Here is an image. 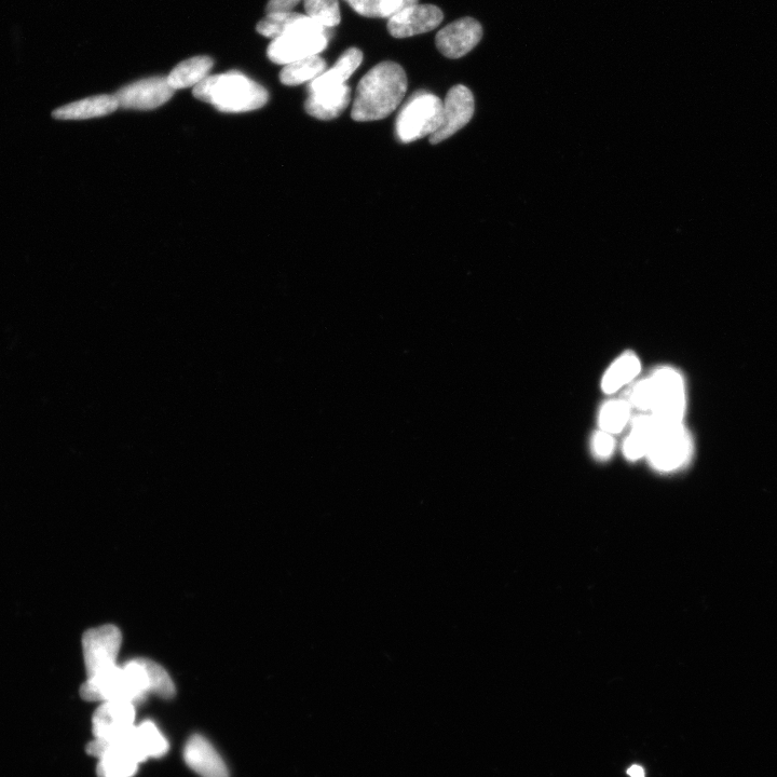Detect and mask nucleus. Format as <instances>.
I'll list each match as a JSON object with an SVG mask.
<instances>
[{
	"instance_id": "27",
	"label": "nucleus",
	"mask_w": 777,
	"mask_h": 777,
	"mask_svg": "<svg viewBox=\"0 0 777 777\" xmlns=\"http://www.w3.org/2000/svg\"><path fill=\"white\" fill-rule=\"evenodd\" d=\"M345 2L360 16L387 19L385 0H345Z\"/></svg>"
},
{
	"instance_id": "2",
	"label": "nucleus",
	"mask_w": 777,
	"mask_h": 777,
	"mask_svg": "<svg viewBox=\"0 0 777 777\" xmlns=\"http://www.w3.org/2000/svg\"><path fill=\"white\" fill-rule=\"evenodd\" d=\"M406 91L403 67L394 62L380 63L361 79L351 117L359 122L385 119L402 103Z\"/></svg>"
},
{
	"instance_id": "8",
	"label": "nucleus",
	"mask_w": 777,
	"mask_h": 777,
	"mask_svg": "<svg viewBox=\"0 0 777 777\" xmlns=\"http://www.w3.org/2000/svg\"><path fill=\"white\" fill-rule=\"evenodd\" d=\"M121 644L122 635L115 625H103L87 631L83 637V651L88 677L117 666Z\"/></svg>"
},
{
	"instance_id": "11",
	"label": "nucleus",
	"mask_w": 777,
	"mask_h": 777,
	"mask_svg": "<svg viewBox=\"0 0 777 777\" xmlns=\"http://www.w3.org/2000/svg\"><path fill=\"white\" fill-rule=\"evenodd\" d=\"M174 92L167 77H152L120 89L115 98L121 108L151 111L169 102Z\"/></svg>"
},
{
	"instance_id": "13",
	"label": "nucleus",
	"mask_w": 777,
	"mask_h": 777,
	"mask_svg": "<svg viewBox=\"0 0 777 777\" xmlns=\"http://www.w3.org/2000/svg\"><path fill=\"white\" fill-rule=\"evenodd\" d=\"M483 37V27L479 21L463 18L444 27L436 35L435 43L439 51L449 59L465 57Z\"/></svg>"
},
{
	"instance_id": "22",
	"label": "nucleus",
	"mask_w": 777,
	"mask_h": 777,
	"mask_svg": "<svg viewBox=\"0 0 777 777\" xmlns=\"http://www.w3.org/2000/svg\"><path fill=\"white\" fill-rule=\"evenodd\" d=\"M642 370V364L636 354L627 352L612 363L608 368L603 381L602 389L607 394H612L630 384Z\"/></svg>"
},
{
	"instance_id": "28",
	"label": "nucleus",
	"mask_w": 777,
	"mask_h": 777,
	"mask_svg": "<svg viewBox=\"0 0 777 777\" xmlns=\"http://www.w3.org/2000/svg\"><path fill=\"white\" fill-rule=\"evenodd\" d=\"M616 441L613 435L603 430L594 434L592 439V448L595 456L599 459L609 458L615 451Z\"/></svg>"
},
{
	"instance_id": "4",
	"label": "nucleus",
	"mask_w": 777,
	"mask_h": 777,
	"mask_svg": "<svg viewBox=\"0 0 777 777\" xmlns=\"http://www.w3.org/2000/svg\"><path fill=\"white\" fill-rule=\"evenodd\" d=\"M327 31L308 16L299 19L282 36L272 40L267 54L270 61L286 65L319 54L329 45Z\"/></svg>"
},
{
	"instance_id": "16",
	"label": "nucleus",
	"mask_w": 777,
	"mask_h": 777,
	"mask_svg": "<svg viewBox=\"0 0 777 777\" xmlns=\"http://www.w3.org/2000/svg\"><path fill=\"white\" fill-rule=\"evenodd\" d=\"M363 61V53L357 48H350L342 54L330 70L325 71L308 86L309 93L336 89L345 86L347 80L356 72Z\"/></svg>"
},
{
	"instance_id": "9",
	"label": "nucleus",
	"mask_w": 777,
	"mask_h": 777,
	"mask_svg": "<svg viewBox=\"0 0 777 777\" xmlns=\"http://www.w3.org/2000/svg\"><path fill=\"white\" fill-rule=\"evenodd\" d=\"M131 734L117 742L94 739L88 745V754L99 759V777H132L138 772L143 761L131 743Z\"/></svg>"
},
{
	"instance_id": "18",
	"label": "nucleus",
	"mask_w": 777,
	"mask_h": 777,
	"mask_svg": "<svg viewBox=\"0 0 777 777\" xmlns=\"http://www.w3.org/2000/svg\"><path fill=\"white\" fill-rule=\"evenodd\" d=\"M351 101V90L345 85L336 89L309 93L305 103L308 115L320 120H332L342 115Z\"/></svg>"
},
{
	"instance_id": "21",
	"label": "nucleus",
	"mask_w": 777,
	"mask_h": 777,
	"mask_svg": "<svg viewBox=\"0 0 777 777\" xmlns=\"http://www.w3.org/2000/svg\"><path fill=\"white\" fill-rule=\"evenodd\" d=\"M214 61L207 56L188 59L176 67L167 77L168 84L174 90L196 87L212 70Z\"/></svg>"
},
{
	"instance_id": "3",
	"label": "nucleus",
	"mask_w": 777,
	"mask_h": 777,
	"mask_svg": "<svg viewBox=\"0 0 777 777\" xmlns=\"http://www.w3.org/2000/svg\"><path fill=\"white\" fill-rule=\"evenodd\" d=\"M195 98L223 113H245L262 108L269 100L267 90L240 73L207 77L194 88Z\"/></svg>"
},
{
	"instance_id": "31",
	"label": "nucleus",
	"mask_w": 777,
	"mask_h": 777,
	"mask_svg": "<svg viewBox=\"0 0 777 777\" xmlns=\"http://www.w3.org/2000/svg\"><path fill=\"white\" fill-rule=\"evenodd\" d=\"M404 8L419 4V0H401Z\"/></svg>"
},
{
	"instance_id": "25",
	"label": "nucleus",
	"mask_w": 777,
	"mask_h": 777,
	"mask_svg": "<svg viewBox=\"0 0 777 777\" xmlns=\"http://www.w3.org/2000/svg\"><path fill=\"white\" fill-rule=\"evenodd\" d=\"M303 16L294 11L269 12L265 19L257 24L256 30L264 37L274 40L288 32Z\"/></svg>"
},
{
	"instance_id": "24",
	"label": "nucleus",
	"mask_w": 777,
	"mask_h": 777,
	"mask_svg": "<svg viewBox=\"0 0 777 777\" xmlns=\"http://www.w3.org/2000/svg\"><path fill=\"white\" fill-rule=\"evenodd\" d=\"M631 415L632 406L626 399L609 401L599 413V427L612 435L618 434L629 424Z\"/></svg>"
},
{
	"instance_id": "5",
	"label": "nucleus",
	"mask_w": 777,
	"mask_h": 777,
	"mask_svg": "<svg viewBox=\"0 0 777 777\" xmlns=\"http://www.w3.org/2000/svg\"><path fill=\"white\" fill-rule=\"evenodd\" d=\"M647 379L649 415L663 425L681 424L686 411L683 376L672 367H661Z\"/></svg>"
},
{
	"instance_id": "7",
	"label": "nucleus",
	"mask_w": 777,
	"mask_h": 777,
	"mask_svg": "<svg viewBox=\"0 0 777 777\" xmlns=\"http://www.w3.org/2000/svg\"><path fill=\"white\" fill-rule=\"evenodd\" d=\"M691 454V436L683 422L663 425L656 421V432L646 456L653 469L662 473L677 471L687 465Z\"/></svg>"
},
{
	"instance_id": "17",
	"label": "nucleus",
	"mask_w": 777,
	"mask_h": 777,
	"mask_svg": "<svg viewBox=\"0 0 777 777\" xmlns=\"http://www.w3.org/2000/svg\"><path fill=\"white\" fill-rule=\"evenodd\" d=\"M118 108L115 95H97L59 107L53 111L52 117L62 121L85 120L111 115Z\"/></svg>"
},
{
	"instance_id": "10",
	"label": "nucleus",
	"mask_w": 777,
	"mask_h": 777,
	"mask_svg": "<svg viewBox=\"0 0 777 777\" xmlns=\"http://www.w3.org/2000/svg\"><path fill=\"white\" fill-rule=\"evenodd\" d=\"M135 726V705L127 701L103 702L92 719L94 739L106 742L128 738Z\"/></svg>"
},
{
	"instance_id": "1",
	"label": "nucleus",
	"mask_w": 777,
	"mask_h": 777,
	"mask_svg": "<svg viewBox=\"0 0 777 777\" xmlns=\"http://www.w3.org/2000/svg\"><path fill=\"white\" fill-rule=\"evenodd\" d=\"M176 689L168 672L148 659H135L102 674L88 677L81 686V698L88 702L127 701L135 706L148 694L172 699Z\"/></svg>"
},
{
	"instance_id": "6",
	"label": "nucleus",
	"mask_w": 777,
	"mask_h": 777,
	"mask_svg": "<svg viewBox=\"0 0 777 777\" xmlns=\"http://www.w3.org/2000/svg\"><path fill=\"white\" fill-rule=\"evenodd\" d=\"M442 120L441 99L431 92L419 90L401 109L395 124V133L401 143H412L438 131Z\"/></svg>"
},
{
	"instance_id": "26",
	"label": "nucleus",
	"mask_w": 777,
	"mask_h": 777,
	"mask_svg": "<svg viewBox=\"0 0 777 777\" xmlns=\"http://www.w3.org/2000/svg\"><path fill=\"white\" fill-rule=\"evenodd\" d=\"M307 16L325 29H332L340 23L338 0H304Z\"/></svg>"
},
{
	"instance_id": "14",
	"label": "nucleus",
	"mask_w": 777,
	"mask_h": 777,
	"mask_svg": "<svg viewBox=\"0 0 777 777\" xmlns=\"http://www.w3.org/2000/svg\"><path fill=\"white\" fill-rule=\"evenodd\" d=\"M439 7L414 5L399 11L388 21V31L395 38H407L431 32L443 21Z\"/></svg>"
},
{
	"instance_id": "12",
	"label": "nucleus",
	"mask_w": 777,
	"mask_h": 777,
	"mask_svg": "<svg viewBox=\"0 0 777 777\" xmlns=\"http://www.w3.org/2000/svg\"><path fill=\"white\" fill-rule=\"evenodd\" d=\"M474 98L465 86H455L448 91L443 102V120L438 131L430 136L431 144H439L466 127L474 115Z\"/></svg>"
},
{
	"instance_id": "30",
	"label": "nucleus",
	"mask_w": 777,
	"mask_h": 777,
	"mask_svg": "<svg viewBox=\"0 0 777 777\" xmlns=\"http://www.w3.org/2000/svg\"><path fill=\"white\" fill-rule=\"evenodd\" d=\"M627 774H629L631 777H645L646 776L645 770L642 767H639V766H632L629 770H627Z\"/></svg>"
},
{
	"instance_id": "15",
	"label": "nucleus",
	"mask_w": 777,
	"mask_h": 777,
	"mask_svg": "<svg viewBox=\"0 0 777 777\" xmlns=\"http://www.w3.org/2000/svg\"><path fill=\"white\" fill-rule=\"evenodd\" d=\"M187 766L201 777H229L226 763L213 745L201 735L190 738L184 748Z\"/></svg>"
},
{
	"instance_id": "20",
	"label": "nucleus",
	"mask_w": 777,
	"mask_h": 777,
	"mask_svg": "<svg viewBox=\"0 0 777 777\" xmlns=\"http://www.w3.org/2000/svg\"><path fill=\"white\" fill-rule=\"evenodd\" d=\"M654 432L656 421L647 414L639 415L632 421V429L623 444V453L631 461H636L647 456Z\"/></svg>"
},
{
	"instance_id": "29",
	"label": "nucleus",
	"mask_w": 777,
	"mask_h": 777,
	"mask_svg": "<svg viewBox=\"0 0 777 777\" xmlns=\"http://www.w3.org/2000/svg\"><path fill=\"white\" fill-rule=\"evenodd\" d=\"M302 0H269L266 10L269 12L292 11Z\"/></svg>"
},
{
	"instance_id": "23",
	"label": "nucleus",
	"mask_w": 777,
	"mask_h": 777,
	"mask_svg": "<svg viewBox=\"0 0 777 777\" xmlns=\"http://www.w3.org/2000/svg\"><path fill=\"white\" fill-rule=\"evenodd\" d=\"M326 70V62L320 56H313L284 65L280 73L281 83L285 86H298L311 83Z\"/></svg>"
},
{
	"instance_id": "19",
	"label": "nucleus",
	"mask_w": 777,
	"mask_h": 777,
	"mask_svg": "<svg viewBox=\"0 0 777 777\" xmlns=\"http://www.w3.org/2000/svg\"><path fill=\"white\" fill-rule=\"evenodd\" d=\"M131 742L143 762L149 758H161L169 751V742L152 721L136 725Z\"/></svg>"
}]
</instances>
